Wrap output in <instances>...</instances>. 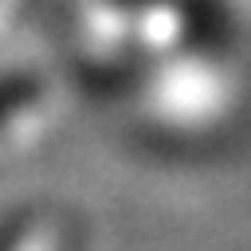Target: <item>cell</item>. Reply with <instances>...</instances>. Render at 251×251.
Masks as SVG:
<instances>
[{"instance_id":"6da1fadb","label":"cell","mask_w":251,"mask_h":251,"mask_svg":"<svg viewBox=\"0 0 251 251\" xmlns=\"http://www.w3.org/2000/svg\"><path fill=\"white\" fill-rule=\"evenodd\" d=\"M35 94H39V82H35V78H8V82H0V122H4L12 110L27 106Z\"/></svg>"},{"instance_id":"7a4b0ae2","label":"cell","mask_w":251,"mask_h":251,"mask_svg":"<svg viewBox=\"0 0 251 251\" xmlns=\"http://www.w3.org/2000/svg\"><path fill=\"white\" fill-rule=\"evenodd\" d=\"M114 4H149V0H114Z\"/></svg>"}]
</instances>
